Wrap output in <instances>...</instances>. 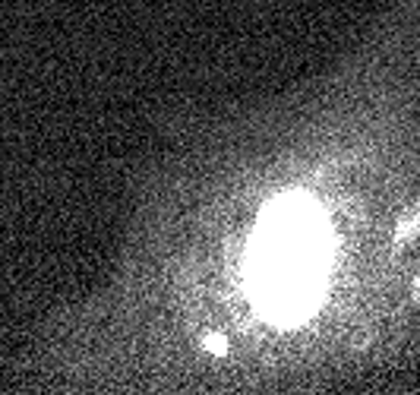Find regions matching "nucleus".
<instances>
[{
    "instance_id": "f257e3e1",
    "label": "nucleus",
    "mask_w": 420,
    "mask_h": 395,
    "mask_svg": "<svg viewBox=\"0 0 420 395\" xmlns=\"http://www.w3.org/2000/svg\"><path fill=\"white\" fill-rule=\"evenodd\" d=\"M414 237H420V202H414V206L408 209L405 218H401L399 228H395V244L399 247H408Z\"/></svg>"
},
{
    "instance_id": "f03ea898",
    "label": "nucleus",
    "mask_w": 420,
    "mask_h": 395,
    "mask_svg": "<svg viewBox=\"0 0 420 395\" xmlns=\"http://www.w3.org/2000/svg\"><path fill=\"white\" fill-rule=\"evenodd\" d=\"M202 348H206L209 354H228V342L221 335H215V332H209V335L202 338Z\"/></svg>"
},
{
    "instance_id": "7ed1b4c3",
    "label": "nucleus",
    "mask_w": 420,
    "mask_h": 395,
    "mask_svg": "<svg viewBox=\"0 0 420 395\" xmlns=\"http://www.w3.org/2000/svg\"><path fill=\"white\" fill-rule=\"evenodd\" d=\"M411 297H414V301H420V272L414 275V285H411Z\"/></svg>"
}]
</instances>
